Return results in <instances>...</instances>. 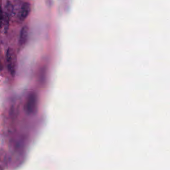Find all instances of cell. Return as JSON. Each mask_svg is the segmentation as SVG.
Here are the masks:
<instances>
[{"label":"cell","instance_id":"cell-1","mask_svg":"<svg viewBox=\"0 0 170 170\" xmlns=\"http://www.w3.org/2000/svg\"><path fill=\"white\" fill-rule=\"evenodd\" d=\"M7 69L12 77H15L17 68V59L16 53L11 48H9L6 53Z\"/></svg>","mask_w":170,"mask_h":170},{"label":"cell","instance_id":"cell-2","mask_svg":"<svg viewBox=\"0 0 170 170\" xmlns=\"http://www.w3.org/2000/svg\"><path fill=\"white\" fill-rule=\"evenodd\" d=\"M38 99L36 93L31 92L27 96L26 104H25V110L29 115H33L37 111Z\"/></svg>","mask_w":170,"mask_h":170},{"label":"cell","instance_id":"cell-3","mask_svg":"<svg viewBox=\"0 0 170 170\" xmlns=\"http://www.w3.org/2000/svg\"><path fill=\"white\" fill-rule=\"evenodd\" d=\"M31 4H30L29 2H24L21 6V8H20L19 11L18 18L19 21H25V20L27 18V17L29 16L30 13H31Z\"/></svg>","mask_w":170,"mask_h":170},{"label":"cell","instance_id":"cell-4","mask_svg":"<svg viewBox=\"0 0 170 170\" xmlns=\"http://www.w3.org/2000/svg\"><path fill=\"white\" fill-rule=\"evenodd\" d=\"M28 37H29V27L27 25H25L22 27L19 34V43L21 46H23L27 43Z\"/></svg>","mask_w":170,"mask_h":170},{"label":"cell","instance_id":"cell-5","mask_svg":"<svg viewBox=\"0 0 170 170\" xmlns=\"http://www.w3.org/2000/svg\"><path fill=\"white\" fill-rule=\"evenodd\" d=\"M3 19H4V15H3V11L0 7V26H1L2 23H3Z\"/></svg>","mask_w":170,"mask_h":170}]
</instances>
